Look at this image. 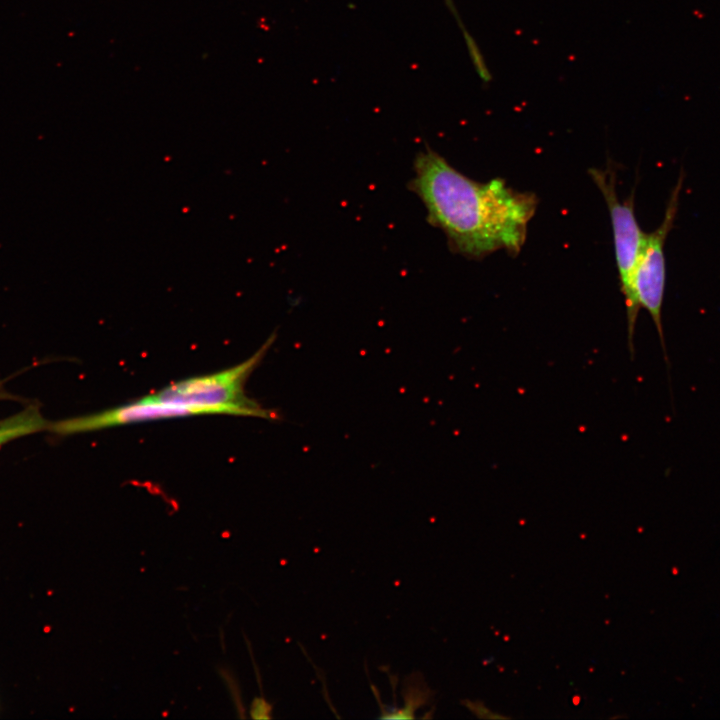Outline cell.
I'll return each mask as SVG.
<instances>
[{
  "instance_id": "6da1fadb",
  "label": "cell",
  "mask_w": 720,
  "mask_h": 720,
  "mask_svg": "<svg viewBox=\"0 0 720 720\" xmlns=\"http://www.w3.org/2000/svg\"><path fill=\"white\" fill-rule=\"evenodd\" d=\"M409 187L449 248L471 259L498 250L519 254L538 204L534 193L517 191L502 178L470 179L430 149L417 155Z\"/></svg>"
},
{
  "instance_id": "7a4b0ae2",
  "label": "cell",
  "mask_w": 720,
  "mask_h": 720,
  "mask_svg": "<svg viewBox=\"0 0 720 720\" xmlns=\"http://www.w3.org/2000/svg\"><path fill=\"white\" fill-rule=\"evenodd\" d=\"M273 341L274 335L249 359L236 366L214 374L177 381L146 398L158 402L212 408L218 414L273 419L275 415L272 412L248 398L244 391L246 380Z\"/></svg>"
},
{
  "instance_id": "3957f363",
  "label": "cell",
  "mask_w": 720,
  "mask_h": 720,
  "mask_svg": "<svg viewBox=\"0 0 720 720\" xmlns=\"http://www.w3.org/2000/svg\"><path fill=\"white\" fill-rule=\"evenodd\" d=\"M588 172L600 190L610 215L619 281L625 299L628 348L633 359L635 325L640 309L634 277L647 233L636 219L634 190L625 201L619 199L614 169L609 165L603 170L590 168Z\"/></svg>"
},
{
  "instance_id": "277c9868",
  "label": "cell",
  "mask_w": 720,
  "mask_h": 720,
  "mask_svg": "<svg viewBox=\"0 0 720 720\" xmlns=\"http://www.w3.org/2000/svg\"><path fill=\"white\" fill-rule=\"evenodd\" d=\"M683 181L684 172L681 170L670 193L661 224L653 232L646 234L634 277L638 303L648 311L653 320L667 364L668 356L662 326V305L666 284L664 246L676 219Z\"/></svg>"
},
{
  "instance_id": "5b68a950",
  "label": "cell",
  "mask_w": 720,
  "mask_h": 720,
  "mask_svg": "<svg viewBox=\"0 0 720 720\" xmlns=\"http://www.w3.org/2000/svg\"><path fill=\"white\" fill-rule=\"evenodd\" d=\"M200 414H218L212 408L142 399L109 410L50 422L48 431L58 435H73L109 427L156 419Z\"/></svg>"
},
{
  "instance_id": "8992f818",
  "label": "cell",
  "mask_w": 720,
  "mask_h": 720,
  "mask_svg": "<svg viewBox=\"0 0 720 720\" xmlns=\"http://www.w3.org/2000/svg\"><path fill=\"white\" fill-rule=\"evenodd\" d=\"M50 421L39 408L29 406L22 411L0 420V446L15 439L48 430Z\"/></svg>"
},
{
  "instance_id": "52a82bcc",
  "label": "cell",
  "mask_w": 720,
  "mask_h": 720,
  "mask_svg": "<svg viewBox=\"0 0 720 720\" xmlns=\"http://www.w3.org/2000/svg\"><path fill=\"white\" fill-rule=\"evenodd\" d=\"M465 706L478 718L508 719V716L496 713L480 701H465Z\"/></svg>"
},
{
  "instance_id": "ba28073f",
  "label": "cell",
  "mask_w": 720,
  "mask_h": 720,
  "mask_svg": "<svg viewBox=\"0 0 720 720\" xmlns=\"http://www.w3.org/2000/svg\"><path fill=\"white\" fill-rule=\"evenodd\" d=\"M272 707L263 698H255L251 707V716L255 719H268L271 717Z\"/></svg>"
},
{
  "instance_id": "9c48e42d",
  "label": "cell",
  "mask_w": 720,
  "mask_h": 720,
  "mask_svg": "<svg viewBox=\"0 0 720 720\" xmlns=\"http://www.w3.org/2000/svg\"><path fill=\"white\" fill-rule=\"evenodd\" d=\"M17 396L11 394L2 383H0V401L2 400H15Z\"/></svg>"
}]
</instances>
